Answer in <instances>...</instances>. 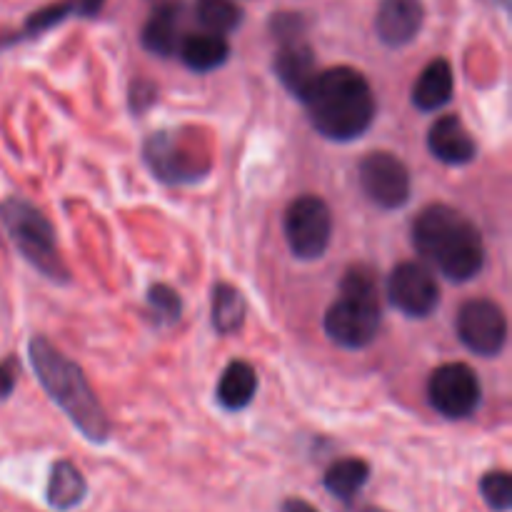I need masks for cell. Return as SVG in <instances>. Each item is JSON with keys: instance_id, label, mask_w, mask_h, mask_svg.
<instances>
[{"instance_id": "obj_1", "label": "cell", "mask_w": 512, "mask_h": 512, "mask_svg": "<svg viewBox=\"0 0 512 512\" xmlns=\"http://www.w3.org/2000/svg\"><path fill=\"white\" fill-rule=\"evenodd\" d=\"M300 103L308 108L313 128L335 143H350L368 133L378 113L368 78L348 65L320 70Z\"/></svg>"}, {"instance_id": "obj_2", "label": "cell", "mask_w": 512, "mask_h": 512, "mask_svg": "<svg viewBox=\"0 0 512 512\" xmlns=\"http://www.w3.org/2000/svg\"><path fill=\"white\" fill-rule=\"evenodd\" d=\"M28 360L35 378L43 385L48 398L65 413V418L80 430L85 440L95 445L108 443L110 420L98 395L90 388L83 370L65 358L53 343L45 338H30Z\"/></svg>"}, {"instance_id": "obj_3", "label": "cell", "mask_w": 512, "mask_h": 512, "mask_svg": "<svg viewBox=\"0 0 512 512\" xmlns=\"http://www.w3.org/2000/svg\"><path fill=\"white\" fill-rule=\"evenodd\" d=\"M410 235L420 258L438 268V273L450 283H470L483 270V235L460 210L450 205L425 208L415 218Z\"/></svg>"}, {"instance_id": "obj_4", "label": "cell", "mask_w": 512, "mask_h": 512, "mask_svg": "<svg viewBox=\"0 0 512 512\" xmlns=\"http://www.w3.org/2000/svg\"><path fill=\"white\" fill-rule=\"evenodd\" d=\"M325 333L345 350L368 348L380 330L378 280L370 268L355 265L340 280V298L325 313Z\"/></svg>"}, {"instance_id": "obj_5", "label": "cell", "mask_w": 512, "mask_h": 512, "mask_svg": "<svg viewBox=\"0 0 512 512\" xmlns=\"http://www.w3.org/2000/svg\"><path fill=\"white\" fill-rule=\"evenodd\" d=\"M0 225L20 255L53 283H68V265L63 263L50 220L23 198H8L0 203Z\"/></svg>"}, {"instance_id": "obj_6", "label": "cell", "mask_w": 512, "mask_h": 512, "mask_svg": "<svg viewBox=\"0 0 512 512\" xmlns=\"http://www.w3.org/2000/svg\"><path fill=\"white\" fill-rule=\"evenodd\" d=\"M285 240L298 260H318L330 248L333 213L318 195H300L285 210Z\"/></svg>"}, {"instance_id": "obj_7", "label": "cell", "mask_w": 512, "mask_h": 512, "mask_svg": "<svg viewBox=\"0 0 512 512\" xmlns=\"http://www.w3.org/2000/svg\"><path fill=\"white\" fill-rule=\"evenodd\" d=\"M483 390L475 370L465 363H445L428 378V400L443 418L465 420L478 410Z\"/></svg>"}, {"instance_id": "obj_8", "label": "cell", "mask_w": 512, "mask_h": 512, "mask_svg": "<svg viewBox=\"0 0 512 512\" xmlns=\"http://www.w3.org/2000/svg\"><path fill=\"white\" fill-rule=\"evenodd\" d=\"M458 338L470 353L480 358H495L508 343V318L503 308L488 298H475L460 308Z\"/></svg>"}, {"instance_id": "obj_9", "label": "cell", "mask_w": 512, "mask_h": 512, "mask_svg": "<svg viewBox=\"0 0 512 512\" xmlns=\"http://www.w3.org/2000/svg\"><path fill=\"white\" fill-rule=\"evenodd\" d=\"M360 188L365 198L383 210H398L410 200V173L400 158L393 153L365 155L360 163Z\"/></svg>"}, {"instance_id": "obj_10", "label": "cell", "mask_w": 512, "mask_h": 512, "mask_svg": "<svg viewBox=\"0 0 512 512\" xmlns=\"http://www.w3.org/2000/svg\"><path fill=\"white\" fill-rule=\"evenodd\" d=\"M143 155L148 168L153 170L163 183H193V180L205 178L210 170L208 160L190 153L183 145V140H180V135L173 133V130H160V133L150 135V138L145 140Z\"/></svg>"}, {"instance_id": "obj_11", "label": "cell", "mask_w": 512, "mask_h": 512, "mask_svg": "<svg viewBox=\"0 0 512 512\" xmlns=\"http://www.w3.org/2000/svg\"><path fill=\"white\" fill-rule=\"evenodd\" d=\"M388 300L395 310L415 320L435 313L440 303V285L423 263L395 265L388 278Z\"/></svg>"}, {"instance_id": "obj_12", "label": "cell", "mask_w": 512, "mask_h": 512, "mask_svg": "<svg viewBox=\"0 0 512 512\" xmlns=\"http://www.w3.org/2000/svg\"><path fill=\"white\" fill-rule=\"evenodd\" d=\"M423 0H380L375 15V33L388 48H405L423 28Z\"/></svg>"}, {"instance_id": "obj_13", "label": "cell", "mask_w": 512, "mask_h": 512, "mask_svg": "<svg viewBox=\"0 0 512 512\" xmlns=\"http://www.w3.org/2000/svg\"><path fill=\"white\" fill-rule=\"evenodd\" d=\"M428 150L443 165H468L478 155L475 138L458 115H443L428 130Z\"/></svg>"}, {"instance_id": "obj_14", "label": "cell", "mask_w": 512, "mask_h": 512, "mask_svg": "<svg viewBox=\"0 0 512 512\" xmlns=\"http://www.w3.org/2000/svg\"><path fill=\"white\" fill-rule=\"evenodd\" d=\"M275 75L280 78V83L285 85L290 95H295L298 100L305 98V93L313 85L315 75L320 73L315 68V53L308 43L303 40H288L283 43V48L275 53Z\"/></svg>"}, {"instance_id": "obj_15", "label": "cell", "mask_w": 512, "mask_h": 512, "mask_svg": "<svg viewBox=\"0 0 512 512\" xmlns=\"http://www.w3.org/2000/svg\"><path fill=\"white\" fill-rule=\"evenodd\" d=\"M455 90V78L453 68L445 58H435L425 65L423 73L418 75L413 85V105L423 113H433V110L443 108V105L450 103Z\"/></svg>"}, {"instance_id": "obj_16", "label": "cell", "mask_w": 512, "mask_h": 512, "mask_svg": "<svg viewBox=\"0 0 512 512\" xmlns=\"http://www.w3.org/2000/svg\"><path fill=\"white\" fill-rule=\"evenodd\" d=\"M180 60L195 73H210L228 63L230 45L223 35L215 33H193L183 35L178 45Z\"/></svg>"}, {"instance_id": "obj_17", "label": "cell", "mask_w": 512, "mask_h": 512, "mask_svg": "<svg viewBox=\"0 0 512 512\" xmlns=\"http://www.w3.org/2000/svg\"><path fill=\"white\" fill-rule=\"evenodd\" d=\"M255 393H258V375L255 368L245 360H233L228 368L223 370L218 380V403L225 410H245L253 403Z\"/></svg>"}, {"instance_id": "obj_18", "label": "cell", "mask_w": 512, "mask_h": 512, "mask_svg": "<svg viewBox=\"0 0 512 512\" xmlns=\"http://www.w3.org/2000/svg\"><path fill=\"white\" fill-rule=\"evenodd\" d=\"M45 495H48L50 508L68 512L83 503L85 495H88V483H85L83 473L70 460H58L50 468L48 493Z\"/></svg>"}, {"instance_id": "obj_19", "label": "cell", "mask_w": 512, "mask_h": 512, "mask_svg": "<svg viewBox=\"0 0 512 512\" xmlns=\"http://www.w3.org/2000/svg\"><path fill=\"white\" fill-rule=\"evenodd\" d=\"M180 10L175 5H160L153 10L143 28V45L150 53L168 58L180 45Z\"/></svg>"}, {"instance_id": "obj_20", "label": "cell", "mask_w": 512, "mask_h": 512, "mask_svg": "<svg viewBox=\"0 0 512 512\" xmlns=\"http://www.w3.org/2000/svg\"><path fill=\"white\" fill-rule=\"evenodd\" d=\"M245 313H248V305H245L243 293L238 288L228 283H218L210 293V320H213V328L218 335H233L243 328Z\"/></svg>"}, {"instance_id": "obj_21", "label": "cell", "mask_w": 512, "mask_h": 512, "mask_svg": "<svg viewBox=\"0 0 512 512\" xmlns=\"http://www.w3.org/2000/svg\"><path fill=\"white\" fill-rule=\"evenodd\" d=\"M370 480V465L360 458H343L325 470V490L338 500H353Z\"/></svg>"}, {"instance_id": "obj_22", "label": "cell", "mask_w": 512, "mask_h": 512, "mask_svg": "<svg viewBox=\"0 0 512 512\" xmlns=\"http://www.w3.org/2000/svg\"><path fill=\"white\" fill-rule=\"evenodd\" d=\"M195 15L200 25L215 35L233 33L243 23V10L233 0H195Z\"/></svg>"}, {"instance_id": "obj_23", "label": "cell", "mask_w": 512, "mask_h": 512, "mask_svg": "<svg viewBox=\"0 0 512 512\" xmlns=\"http://www.w3.org/2000/svg\"><path fill=\"white\" fill-rule=\"evenodd\" d=\"M148 305L153 310L155 320L163 325H173L180 320V313H183V300L175 293L170 285L155 283L150 285L148 290Z\"/></svg>"}, {"instance_id": "obj_24", "label": "cell", "mask_w": 512, "mask_h": 512, "mask_svg": "<svg viewBox=\"0 0 512 512\" xmlns=\"http://www.w3.org/2000/svg\"><path fill=\"white\" fill-rule=\"evenodd\" d=\"M480 493H483L485 503L495 512H508L512 508V478L505 470H493L485 473L480 480Z\"/></svg>"}, {"instance_id": "obj_25", "label": "cell", "mask_w": 512, "mask_h": 512, "mask_svg": "<svg viewBox=\"0 0 512 512\" xmlns=\"http://www.w3.org/2000/svg\"><path fill=\"white\" fill-rule=\"evenodd\" d=\"M70 13H75L73 0H68V3L48 5V8H43V10H38V13L30 15L28 23H25V28H23V33H20V38H35V35L45 33V30H50L53 25L63 23Z\"/></svg>"}, {"instance_id": "obj_26", "label": "cell", "mask_w": 512, "mask_h": 512, "mask_svg": "<svg viewBox=\"0 0 512 512\" xmlns=\"http://www.w3.org/2000/svg\"><path fill=\"white\" fill-rule=\"evenodd\" d=\"M130 110H133L135 115H143L145 110L153 108V103L158 100V85L150 83V80L145 78H138L130 83Z\"/></svg>"}, {"instance_id": "obj_27", "label": "cell", "mask_w": 512, "mask_h": 512, "mask_svg": "<svg viewBox=\"0 0 512 512\" xmlns=\"http://www.w3.org/2000/svg\"><path fill=\"white\" fill-rule=\"evenodd\" d=\"M270 28H273V33L278 35L283 43H288V40H300V33H303V20H300V15L280 13L270 20Z\"/></svg>"}, {"instance_id": "obj_28", "label": "cell", "mask_w": 512, "mask_h": 512, "mask_svg": "<svg viewBox=\"0 0 512 512\" xmlns=\"http://www.w3.org/2000/svg\"><path fill=\"white\" fill-rule=\"evenodd\" d=\"M103 3L105 0H75V13L85 15V18H93L103 8Z\"/></svg>"}, {"instance_id": "obj_29", "label": "cell", "mask_w": 512, "mask_h": 512, "mask_svg": "<svg viewBox=\"0 0 512 512\" xmlns=\"http://www.w3.org/2000/svg\"><path fill=\"white\" fill-rule=\"evenodd\" d=\"M280 512H320V510L303 498H288L283 503V510Z\"/></svg>"}, {"instance_id": "obj_30", "label": "cell", "mask_w": 512, "mask_h": 512, "mask_svg": "<svg viewBox=\"0 0 512 512\" xmlns=\"http://www.w3.org/2000/svg\"><path fill=\"white\" fill-rule=\"evenodd\" d=\"M13 390H15L13 373H10V370L5 368V365H0V400L8 398V395L13 393Z\"/></svg>"}, {"instance_id": "obj_31", "label": "cell", "mask_w": 512, "mask_h": 512, "mask_svg": "<svg viewBox=\"0 0 512 512\" xmlns=\"http://www.w3.org/2000/svg\"><path fill=\"white\" fill-rule=\"evenodd\" d=\"M488 3H493V5H500V8H508V5H510V0H488Z\"/></svg>"}, {"instance_id": "obj_32", "label": "cell", "mask_w": 512, "mask_h": 512, "mask_svg": "<svg viewBox=\"0 0 512 512\" xmlns=\"http://www.w3.org/2000/svg\"><path fill=\"white\" fill-rule=\"evenodd\" d=\"M365 512H385V510H378V508H373V510H365Z\"/></svg>"}]
</instances>
